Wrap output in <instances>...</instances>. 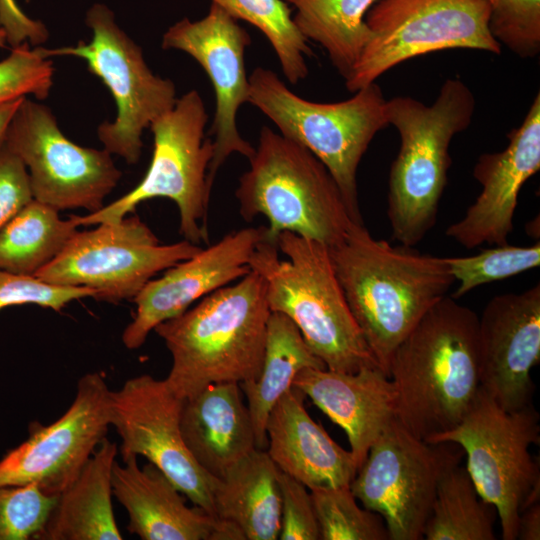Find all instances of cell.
<instances>
[{"label": "cell", "mask_w": 540, "mask_h": 540, "mask_svg": "<svg viewBox=\"0 0 540 540\" xmlns=\"http://www.w3.org/2000/svg\"><path fill=\"white\" fill-rule=\"evenodd\" d=\"M249 163L235 196L245 221L268 220L267 242L292 232L331 247L354 222L327 167L299 143L263 126Z\"/></svg>", "instance_id": "8992f818"}, {"label": "cell", "mask_w": 540, "mask_h": 540, "mask_svg": "<svg viewBox=\"0 0 540 540\" xmlns=\"http://www.w3.org/2000/svg\"><path fill=\"white\" fill-rule=\"evenodd\" d=\"M208 114L201 95L190 90L177 98L172 109L151 125L153 153L139 184L100 210L76 216L79 226L116 223L134 212L138 204L153 198L172 200L179 210V231L199 245L208 243L207 214L212 188L208 167L213 140L205 138Z\"/></svg>", "instance_id": "9c48e42d"}, {"label": "cell", "mask_w": 540, "mask_h": 540, "mask_svg": "<svg viewBox=\"0 0 540 540\" xmlns=\"http://www.w3.org/2000/svg\"><path fill=\"white\" fill-rule=\"evenodd\" d=\"M389 377L396 419L424 441L454 428L480 388L478 316L445 296L396 348Z\"/></svg>", "instance_id": "7a4b0ae2"}, {"label": "cell", "mask_w": 540, "mask_h": 540, "mask_svg": "<svg viewBox=\"0 0 540 540\" xmlns=\"http://www.w3.org/2000/svg\"><path fill=\"white\" fill-rule=\"evenodd\" d=\"M57 496L34 483L0 486V540H35Z\"/></svg>", "instance_id": "836d02e7"}, {"label": "cell", "mask_w": 540, "mask_h": 540, "mask_svg": "<svg viewBox=\"0 0 540 540\" xmlns=\"http://www.w3.org/2000/svg\"><path fill=\"white\" fill-rule=\"evenodd\" d=\"M495 507L484 501L465 467L456 465L441 477L426 540H494Z\"/></svg>", "instance_id": "f546056e"}, {"label": "cell", "mask_w": 540, "mask_h": 540, "mask_svg": "<svg viewBox=\"0 0 540 540\" xmlns=\"http://www.w3.org/2000/svg\"><path fill=\"white\" fill-rule=\"evenodd\" d=\"M517 539H540V504L536 502L520 512L517 527Z\"/></svg>", "instance_id": "60d3db41"}, {"label": "cell", "mask_w": 540, "mask_h": 540, "mask_svg": "<svg viewBox=\"0 0 540 540\" xmlns=\"http://www.w3.org/2000/svg\"><path fill=\"white\" fill-rule=\"evenodd\" d=\"M213 502L216 517L234 525L244 540L279 538V469L264 449H254L217 479Z\"/></svg>", "instance_id": "484cf974"}, {"label": "cell", "mask_w": 540, "mask_h": 540, "mask_svg": "<svg viewBox=\"0 0 540 540\" xmlns=\"http://www.w3.org/2000/svg\"><path fill=\"white\" fill-rule=\"evenodd\" d=\"M270 313L265 282L251 270L156 326L172 358L168 387L185 400L211 384L256 380Z\"/></svg>", "instance_id": "3957f363"}, {"label": "cell", "mask_w": 540, "mask_h": 540, "mask_svg": "<svg viewBox=\"0 0 540 540\" xmlns=\"http://www.w3.org/2000/svg\"><path fill=\"white\" fill-rule=\"evenodd\" d=\"M301 34L318 43L346 80L368 39L365 15L376 0H284Z\"/></svg>", "instance_id": "f1b7e54d"}, {"label": "cell", "mask_w": 540, "mask_h": 540, "mask_svg": "<svg viewBox=\"0 0 540 540\" xmlns=\"http://www.w3.org/2000/svg\"><path fill=\"white\" fill-rule=\"evenodd\" d=\"M475 98L460 79H447L431 105L408 96L386 100V117L400 137L389 174L388 208L392 238L413 247L436 222L451 165L453 137L466 130Z\"/></svg>", "instance_id": "5b68a950"}, {"label": "cell", "mask_w": 540, "mask_h": 540, "mask_svg": "<svg viewBox=\"0 0 540 540\" xmlns=\"http://www.w3.org/2000/svg\"><path fill=\"white\" fill-rule=\"evenodd\" d=\"M328 248L350 311L389 377L396 348L455 281L446 258L393 246L355 222Z\"/></svg>", "instance_id": "6da1fadb"}, {"label": "cell", "mask_w": 540, "mask_h": 540, "mask_svg": "<svg viewBox=\"0 0 540 540\" xmlns=\"http://www.w3.org/2000/svg\"><path fill=\"white\" fill-rule=\"evenodd\" d=\"M492 36L521 58L540 52V0H486Z\"/></svg>", "instance_id": "e575fe53"}, {"label": "cell", "mask_w": 540, "mask_h": 540, "mask_svg": "<svg viewBox=\"0 0 540 540\" xmlns=\"http://www.w3.org/2000/svg\"><path fill=\"white\" fill-rule=\"evenodd\" d=\"M183 402L165 380L138 375L110 391V425L121 439L122 460L145 457L194 506L216 517L213 491L217 479L197 464L184 442L180 426Z\"/></svg>", "instance_id": "9a60e30c"}, {"label": "cell", "mask_w": 540, "mask_h": 540, "mask_svg": "<svg viewBox=\"0 0 540 540\" xmlns=\"http://www.w3.org/2000/svg\"><path fill=\"white\" fill-rule=\"evenodd\" d=\"M33 199L29 175L22 160L0 146V229Z\"/></svg>", "instance_id": "f35d334b"}, {"label": "cell", "mask_w": 540, "mask_h": 540, "mask_svg": "<svg viewBox=\"0 0 540 540\" xmlns=\"http://www.w3.org/2000/svg\"><path fill=\"white\" fill-rule=\"evenodd\" d=\"M114 463L112 492L128 514L127 530L142 540H244L241 532L199 507L152 463L136 456Z\"/></svg>", "instance_id": "44dd1931"}, {"label": "cell", "mask_w": 540, "mask_h": 540, "mask_svg": "<svg viewBox=\"0 0 540 540\" xmlns=\"http://www.w3.org/2000/svg\"><path fill=\"white\" fill-rule=\"evenodd\" d=\"M540 360V284L494 296L478 317L480 386L503 409L532 405Z\"/></svg>", "instance_id": "d6986e66"}, {"label": "cell", "mask_w": 540, "mask_h": 540, "mask_svg": "<svg viewBox=\"0 0 540 540\" xmlns=\"http://www.w3.org/2000/svg\"><path fill=\"white\" fill-rule=\"evenodd\" d=\"M304 397L292 386L273 406L266 422L268 455L309 490L349 486L358 471L351 451L311 418Z\"/></svg>", "instance_id": "603a6c76"}, {"label": "cell", "mask_w": 540, "mask_h": 540, "mask_svg": "<svg viewBox=\"0 0 540 540\" xmlns=\"http://www.w3.org/2000/svg\"><path fill=\"white\" fill-rule=\"evenodd\" d=\"M266 286L271 312L287 316L327 369L379 367L356 323L327 245L292 232L260 242L249 261Z\"/></svg>", "instance_id": "277c9868"}, {"label": "cell", "mask_w": 540, "mask_h": 540, "mask_svg": "<svg viewBox=\"0 0 540 540\" xmlns=\"http://www.w3.org/2000/svg\"><path fill=\"white\" fill-rule=\"evenodd\" d=\"M110 391L101 373L83 375L64 414L29 423L28 437L0 459V486L34 483L49 495L66 489L107 435Z\"/></svg>", "instance_id": "2e32d148"}, {"label": "cell", "mask_w": 540, "mask_h": 540, "mask_svg": "<svg viewBox=\"0 0 540 540\" xmlns=\"http://www.w3.org/2000/svg\"><path fill=\"white\" fill-rule=\"evenodd\" d=\"M180 426L194 460L216 479L257 448L252 418L236 382L211 384L185 399Z\"/></svg>", "instance_id": "cb8c5ba5"}, {"label": "cell", "mask_w": 540, "mask_h": 540, "mask_svg": "<svg viewBox=\"0 0 540 540\" xmlns=\"http://www.w3.org/2000/svg\"><path fill=\"white\" fill-rule=\"evenodd\" d=\"M280 540H320V529L308 488L279 470Z\"/></svg>", "instance_id": "74e56055"}, {"label": "cell", "mask_w": 540, "mask_h": 540, "mask_svg": "<svg viewBox=\"0 0 540 540\" xmlns=\"http://www.w3.org/2000/svg\"><path fill=\"white\" fill-rule=\"evenodd\" d=\"M508 138L504 150L479 156L473 176L482 191L464 216L446 229V235L464 248L508 243L522 186L540 169V93Z\"/></svg>", "instance_id": "ffe728a7"}, {"label": "cell", "mask_w": 540, "mask_h": 540, "mask_svg": "<svg viewBox=\"0 0 540 540\" xmlns=\"http://www.w3.org/2000/svg\"><path fill=\"white\" fill-rule=\"evenodd\" d=\"M265 232L266 226L231 232L169 267L160 278L149 280L133 298L136 312L122 333L124 346L130 350L138 349L156 326L248 274L252 253L266 240Z\"/></svg>", "instance_id": "ac0fdd59"}, {"label": "cell", "mask_w": 540, "mask_h": 540, "mask_svg": "<svg viewBox=\"0 0 540 540\" xmlns=\"http://www.w3.org/2000/svg\"><path fill=\"white\" fill-rule=\"evenodd\" d=\"M118 446L105 437L58 496L35 540H122L112 506Z\"/></svg>", "instance_id": "d4e9b609"}, {"label": "cell", "mask_w": 540, "mask_h": 540, "mask_svg": "<svg viewBox=\"0 0 540 540\" xmlns=\"http://www.w3.org/2000/svg\"><path fill=\"white\" fill-rule=\"evenodd\" d=\"M23 98H18L0 105V146L4 141L8 125Z\"/></svg>", "instance_id": "b9f144b4"}, {"label": "cell", "mask_w": 540, "mask_h": 540, "mask_svg": "<svg viewBox=\"0 0 540 540\" xmlns=\"http://www.w3.org/2000/svg\"><path fill=\"white\" fill-rule=\"evenodd\" d=\"M52 58L43 55L40 46L23 44L12 48L0 61V105L32 95L44 100L53 86Z\"/></svg>", "instance_id": "d590c367"}, {"label": "cell", "mask_w": 540, "mask_h": 540, "mask_svg": "<svg viewBox=\"0 0 540 540\" xmlns=\"http://www.w3.org/2000/svg\"><path fill=\"white\" fill-rule=\"evenodd\" d=\"M202 247L187 240L160 245L138 217L77 231L61 253L34 277L51 284L86 287L109 303L133 299L158 272L188 259Z\"/></svg>", "instance_id": "4fadbf2b"}, {"label": "cell", "mask_w": 540, "mask_h": 540, "mask_svg": "<svg viewBox=\"0 0 540 540\" xmlns=\"http://www.w3.org/2000/svg\"><path fill=\"white\" fill-rule=\"evenodd\" d=\"M248 80V103L265 114L281 135L307 148L327 167L353 221L363 223L357 169L375 135L389 125L380 86L373 82L345 101L317 103L292 92L272 70L257 67Z\"/></svg>", "instance_id": "52a82bcc"}, {"label": "cell", "mask_w": 540, "mask_h": 540, "mask_svg": "<svg viewBox=\"0 0 540 540\" xmlns=\"http://www.w3.org/2000/svg\"><path fill=\"white\" fill-rule=\"evenodd\" d=\"M94 295L95 292L86 287L56 285L34 276L0 270V310L14 305L35 304L59 312L71 301Z\"/></svg>", "instance_id": "8d00e7d4"}, {"label": "cell", "mask_w": 540, "mask_h": 540, "mask_svg": "<svg viewBox=\"0 0 540 540\" xmlns=\"http://www.w3.org/2000/svg\"><path fill=\"white\" fill-rule=\"evenodd\" d=\"M486 0H376L365 15L367 42L345 80L354 93L414 57L445 49L500 54Z\"/></svg>", "instance_id": "8fae6325"}, {"label": "cell", "mask_w": 540, "mask_h": 540, "mask_svg": "<svg viewBox=\"0 0 540 540\" xmlns=\"http://www.w3.org/2000/svg\"><path fill=\"white\" fill-rule=\"evenodd\" d=\"M85 22L92 32L89 42L40 49L49 58L84 60L88 70L108 88L116 116L98 126V139L110 154L136 164L142 154L144 131L177 101L175 84L152 72L141 47L120 28L106 5H92Z\"/></svg>", "instance_id": "30bf717a"}, {"label": "cell", "mask_w": 540, "mask_h": 540, "mask_svg": "<svg viewBox=\"0 0 540 540\" xmlns=\"http://www.w3.org/2000/svg\"><path fill=\"white\" fill-rule=\"evenodd\" d=\"M24 163L33 199L57 210H100L122 172L107 150L67 138L52 110L24 97L2 143Z\"/></svg>", "instance_id": "5bb4252c"}, {"label": "cell", "mask_w": 540, "mask_h": 540, "mask_svg": "<svg viewBox=\"0 0 540 540\" xmlns=\"http://www.w3.org/2000/svg\"><path fill=\"white\" fill-rule=\"evenodd\" d=\"M458 447L428 443L394 419L370 447L350 489L383 518L389 539H423L438 483L461 460Z\"/></svg>", "instance_id": "7c38bea8"}, {"label": "cell", "mask_w": 540, "mask_h": 540, "mask_svg": "<svg viewBox=\"0 0 540 540\" xmlns=\"http://www.w3.org/2000/svg\"><path fill=\"white\" fill-rule=\"evenodd\" d=\"M320 540H387L383 518L361 508L349 486L310 490Z\"/></svg>", "instance_id": "1f68e13d"}, {"label": "cell", "mask_w": 540, "mask_h": 540, "mask_svg": "<svg viewBox=\"0 0 540 540\" xmlns=\"http://www.w3.org/2000/svg\"><path fill=\"white\" fill-rule=\"evenodd\" d=\"M539 432L533 405L505 410L480 386L461 421L426 440L462 449L479 496L497 511L504 540L517 539L520 512L539 502V463L530 453L539 444Z\"/></svg>", "instance_id": "ba28073f"}, {"label": "cell", "mask_w": 540, "mask_h": 540, "mask_svg": "<svg viewBox=\"0 0 540 540\" xmlns=\"http://www.w3.org/2000/svg\"><path fill=\"white\" fill-rule=\"evenodd\" d=\"M32 199L0 229V270L34 276L53 261L78 231L76 216Z\"/></svg>", "instance_id": "83f0119b"}, {"label": "cell", "mask_w": 540, "mask_h": 540, "mask_svg": "<svg viewBox=\"0 0 540 540\" xmlns=\"http://www.w3.org/2000/svg\"><path fill=\"white\" fill-rule=\"evenodd\" d=\"M236 20H243L268 39L291 84L308 75L305 58L312 55L308 40L296 27L284 0H211Z\"/></svg>", "instance_id": "4dcf8cb0"}, {"label": "cell", "mask_w": 540, "mask_h": 540, "mask_svg": "<svg viewBox=\"0 0 540 540\" xmlns=\"http://www.w3.org/2000/svg\"><path fill=\"white\" fill-rule=\"evenodd\" d=\"M450 274L459 282L451 296L466 295L478 286L503 280L540 265V243L531 246L503 244L466 257H445Z\"/></svg>", "instance_id": "d6a6232c"}, {"label": "cell", "mask_w": 540, "mask_h": 540, "mask_svg": "<svg viewBox=\"0 0 540 540\" xmlns=\"http://www.w3.org/2000/svg\"><path fill=\"white\" fill-rule=\"evenodd\" d=\"M7 37L4 30L0 27V48H5L7 46Z\"/></svg>", "instance_id": "7bdbcfd3"}, {"label": "cell", "mask_w": 540, "mask_h": 540, "mask_svg": "<svg viewBox=\"0 0 540 540\" xmlns=\"http://www.w3.org/2000/svg\"><path fill=\"white\" fill-rule=\"evenodd\" d=\"M292 386L345 431L358 469L372 444L396 419V388L380 367L354 373L304 368Z\"/></svg>", "instance_id": "7402d4cb"}, {"label": "cell", "mask_w": 540, "mask_h": 540, "mask_svg": "<svg viewBox=\"0 0 540 540\" xmlns=\"http://www.w3.org/2000/svg\"><path fill=\"white\" fill-rule=\"evenodd\" d=\"M0 27L11 48L23 44L40 46L49 36L46 26L27 16L16 0H0Z\"/></svg>", "instance_id": "ab89813d"}, {"label": "cell", "mask_w": 540, "mask_h": 540, "mask_svg": "<svg viewBox=\"0 0 540 540\" xmlns=\"http://www.w3.org/2000/svg\"><path fill=\"white\" fill-rule=\"evenodd\" d=\"M250 44L249 33L214 3L202 19H181L162 36L161 47L190 55L204 69L214 89L215 114L209 131L214 136L213 156L207 174L211 188L230 155L238 153L249 160L255 152L240 135L236 121L239 108L249 99L244 55Z\"/></svg>", "instance_id": "e0dca14e"}, {"label": "cell", "mask_w": 540, "mask_h": 540, "mask_svg": "<svg viewBox=\"0 0 540 540\" xmlns=\"http://www.w3.org/2000/svg\"><path fill=\"white\" fill-rule=\"evenodd\" d=\"M304 368H326L307 346L297 326L284 314L271 312L267 322L265 352L256 380L239 383L247 399L256 447H267L266 422L279 398Z\"/></svg>", "instance_id": "4316f807"}]
</instances>
